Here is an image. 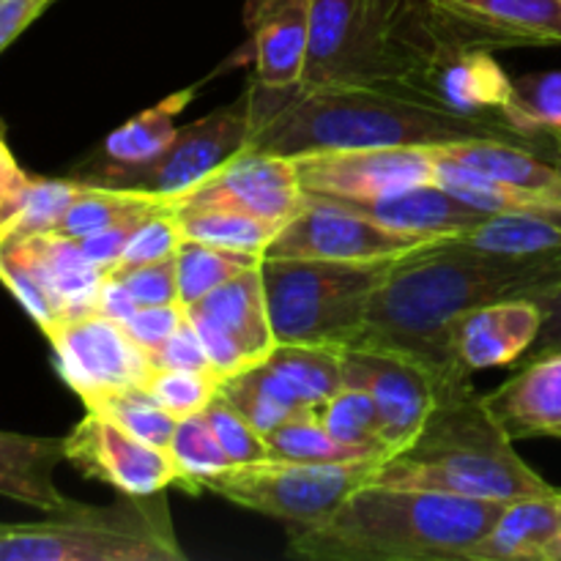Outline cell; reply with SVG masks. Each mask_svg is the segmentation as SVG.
<instances>
[{
	"label": "cell",
	"instance_id": "1",
	"mask_svg": "<svg viewBox=\"0 0 561 561\" xmlns=\"http://www.w3.org/2000/svg\"><path fill=\"white\" fill-rule=\"evenodd\" d=\"M561 277V261L513 257L480 250L460 236L438 239L398 257L370 296L359 334L345 348L409 356L431 370L438 394L471 381L453 351V327L463 312Z\"/></svg>",
	"mask_w": 561,
	"mask_h": 561
},
{
	"label": "cell",
	"instance_id": "2",
	"mask_svg": "<svg viewBox=\"0 0 561 561\" xmlns=\"http://www.w3.org/2000/svg\"><path fill=\"white\" fill-rule=\"evenodd\" d=\"M252 137L247 148L305 157L348 148H431L466 140L537 146L499 115H460L405 93L370 85L266 91L250 82Z\"/></svg>",
	"mask_w": 561,
	"mask_h": 561
},
{
	"label": "cell",
	"instance_id": "3",
	"mask_svg": "<svg viewBox=\"0 0 561 561\" xmlns=\"http://www.w3.org/2000/svg\"><path fill=\"white\" fill-rule=\"evenodd\" d=\"M504 504L367 482L321 524L288 529V553L312 561H469Z\"/></svg>",
	"mask_w": 561,
	"mask_h": 561
},
{
	"label": "cell",
	"instance_id": "4",
	"mask_svg": "<svg viewBox=\"0 0 561 561\" xmlns=\"http://www.w3.org/2000/svg\"><path fill=\"white\" fill-rule=\"evenodd\" d=\"M370 482L488 502L557 491L515 453V442L471 381L438 394L420 436L383 458Z\"/></svg>",
	"mask_w": 561,
	"mask_h": 561
},
{
	"label": "cell",
	"instance_id": "5",
	"mask_svg": "<svg viewBox=\"0 0 561 561\" xmlns=\"http://www.w3.org/2000/svg\"><path fill=\"white\" fill-rule=\"evenodd\" d=\"M453 42L427 0H312L301 85H370L414 96L416 77Z\"/></svg>",
	"mask_w": 561,
	"mask_h": 561
},
{
	"label": "cell",
	"instance_id": "6",
	"mask_svg": "<svg viewBox=\"0 0 561 561\" xmlns=\"http://www.w3.org/2000/svg\"><path fill=\"white\" fill-rule=\"evenodd\" d=\"M0 561H186L164 493L71 502L38 524H0Z\"/></svg>",
	"mask_w": 561,
	"mask_h": 561
},
{
	"label": "cell",
	"instance_id": "7",
	"mask_svg": "<svg viewBox=\"0 0 561 561\" xmlns=\"http://www.w3.org/2000/svg\"><path fill=\"white\" fill-rule=\"evenodd\" d=\"M394 261L263 257V288L277 343H316L340 351L354 343L373 290Z\"/></svg>",
	"mask_w": 561,
	"mask_h": 561
},
{
	"label": "cell",
	"instance_id": "8",
	"mask_svg": "<svg viewBox=\"0 0 561 561\" xmlns=\"http://www.w3.org/2000/svg\"><path fill=\"white\" fill-rule=\"evenodd\" d=\"M381 460L348 463H296V460H255L233 463L197 485V493H214L236 507L283 520L288 529L321 524L354 491L370 482Z\"/></svg>",
	"mask_w": 561,
	"mask_h": 561
},
{
	"label": "cell",
	"instance_id": "9",
	"mask_svg": "<svg viewBox=\"0 0 561 561\" xmlns=\"http://www.w3.org/2000/svg\"><path fill=\"white\" fill-rule=\"evenodd\" d=\"M449 236L403 233L365 217L348 203L307 195L283 225L263 257H316V261H392Z\"/></svg>",
	"mask_w": 561,
	"mask_h": 561
},
{
	"label": "cell",
	"instance_id": "10",
	"mask_svg": "<svg viewBox=\"0 0 561 561\" xmlns=\"http://www.w3.org/2000/svg\"><path fill=\"white\" fill-rule=\"evenodd\" d=\"M186 316L219 381L266 362L277 345L261 266L219 285L217 290L186 307Z\"/></svg>",
	"mask_w": 561,
	"mask_h": 561
},
{
	"label": "cell",
	"instance_id": "11",
	"mask_svg": "<svg viewBox=\"0 0 561 561\" xmlns=\"http://www.w3.org/2000/svg\"><path fill=\"white\" fill-rule=\"evenodd\" d=\"M252 137V99L250 91L241 93L236 102L203 115L195 124L179 126L173 142L164 148L159 159L146 168L113 181L110 186H131V190L157 192V195L184 197L206 181L214 170L222 168L228 159L244 151Z\"/></svg>",
	"mask_w": 561,
	"mask_h": 561
},
{
	"label": "cell",
	"instance_id": "12",
	"mask_svg": "<svg viewBox=\"0 0 561 561\" xmlns=\"http://www.w3.org/2000/svg\"><path fill=\"white\" fill-rule=\"evenodd\" d=\"M294 159L307 195L334 201H373L422 184H438L433 148H348Z\"/></svg>",
	"mask_w": 561,
	"mask_h": 561
},
{
	"label": "cell",
	"instance_id": "13",
	"mask_svg": "<svg viewBox=\"0 0 561 561\" xmlns=\"http://www.w3.org/2000/svg\"><path fill=\"white\" fill-rule=\"evenodd\" d=\"M44 337L53 345L60 378L80 400L110 389L142 387L151 373L148 354L129 337L124 323L96 310L66 318Z\"/></svg>",
	"mask_w": 561,
	"mask_h": 561
},
{
	"label": "cell",
	"instance_id": "14",
	"mask_svg": "<svg viewBox=\"0 0 561 561\" xmlns=\"http://www.w3.org/2000/svg\"><path fill=\"white\" fill-rule=\"evenodd\" d=\"M66 460L82 477L104 482L124 496H157L181 480L168 449L140 442L93 411H85L82 422L66 436Z\"/></svg>",
	"mask_w": 561,
	"mask_h": 561
},
{
	"label": "cell",
	"instance_id": "15",
	"mask_svg": "<svg viewBox=\"0 0 561 561\" xmlns=\"http://www.w3.org/2000/svg\"><path fill=\"white\" fill-rule=\"evenodd\" d=\"M345 383L373 394L381 422L383 453L409 447L436 409L438 387L427 367L409 356L376 348H343Z\"/></svg>",
	"mask_w": 561,
	"mask_h": 561
},
{
	"label": "cell",
	"instance_id": "16",
	"mask_svg": "<svg viewBox=\"0 0 561 561\" xmlns=\"http://www.w3.org/2000/svg\"><path fill=\"white\" fill-rule=\"evenodd\" d=\"M305 197L307 192L294 157L244 148L201 181L181 206L233 208L283 228L299 211Z\"/></svg>",
	"mask_w": 561,
	"mask_h": 561
},
{
	"label": "cell",
	"instance_id": "17",
	"mask_svg": "<svg viewBox=\"0 0 561 561\" xmlns=\"http://www.w3.org/2000/svg\"><path fill=\"white\" fill-rule=\"evenodd\" d=\"M449 36L474 47H557L561 0H427Z\"/></svg>",
	"mask_w": 561,
	"mask_h": 561
},
{
	"label": "cell",
	"instance_id": "18",
	"mask_svg": "<svg viewBox=\"0 0 561 561\" xmlns=\"http://www.w3.org/2000/svg\"><path fill=\"white\" fill-rule=\"evenodd\" d=\"M513 80L502 69L493 49L453 42L416 77V99L460 115H499L510 99Z\"/></svg>",
	"mask_w": 561,
	"mask_h": 561
},
{
	"label": "cell",
	"instance_id": "19",
	"mask_svg": "<svg viewBox=\"0 0 561 561\" xmlns=\"http://www.w3.org/2000/svg\"><path fill=\"white\" fill-rule=\"evenodd\" d=\"M0 250L9 252L31 274L60 321L96 310L104 272L82 255L77 239L58 233L5 236L0 239Z\"/></svg>",
	"mask_w": 561,
	"mask_h": 561
},
{
	"label": "cell",
	"instance_id": "20",
	"mask_svg": "<svg viewBox=\"0 0 561 561\" xmlns=\"http://www.w3.org/2000/svg\"><path fill=\"white\" fill-rule=\"evenodd\" d=\"M312 0H247L244 27L250 33L252 82L266 91L301 85L310 53Z\"/></svg>",
	"mask_w": 561,
	"mask_h": 561
},
{
	"label": "cell",
	"instance_id": "21",
	"mask_svg": "<svg viewBox=\"0 0 561 561\" xmlns=\"http://www.w3.org/2000/svg\"><path fill=\"white\" fill-rule=\"evenodd\" d=\"M542 327V310L535 299L513 296L463 312L453 327V351L474 376L482 370L513 367L529 354Z\"/></svg>",
	"mask_w": 561,
	"mask_h": 561
},
{
	"label": "cell",
	"instance_id": "22",
	"mask_svg": "<svg viewBox=\"0 0 561 561\" xmlns=\"http://www.w3.org/2000/svg\"><path fill=\"white\" fill-rule=\"evenodd\" d=\"M482 400L513 442L561 438V351L526 362Z\"/></svg>",
	"mask_w": 561,
	"mask_h": 561
},
{
	"label": "cell",
	"instance_id": "23",
	"mask_svg": "<svg viewBox=\"0 0 561 561\" xmlns=\"http://www.w3.org/2000/svg\"><path fill=\"white\" fill-rule=\"evenodd\" d=\"M559 488L542 496L513 499L471 548L469 561H557L561 540Z\"/></svg>",
	"mask_w": 561,
	"mask_h": 561
},
{
	"label": "cell",
	"instance_id": "24",
	"mask_svg": "<svg viewBox=\"0 0 561 561\" xmlns=\"http://www.w3.org/2000/svg\"><path fill=\"white\" fill-rule=\"evenodd\" d=\"M195 93V88H184V91L162 99L157 107L142 110L140 115L110 131L99 148L96 164L80 179L93 181V184H113L162 157L164 148L173 142L175 131H179L175 121Z\"/></svg>",
	"mask_w": 561,
	"mask_h": 561
},
{
	"label": "cell",
	"instance_id": "25",
	"mask_svg": "<svg viewBox=\"0 0 561 561\" xmlns=\"http://www.w3.org/2000/svg\"><path fill=\"white\" fill-rule=\"evenodd\" d=\"M343 203L387 228L422 236H463L488 217V211L460 201L442 184H422L398 195Z\"/></svg>",
	"mask_w": 561,
	"mask_h": 561
},
{
	"label": "cell",
	"instance_id": "26",
	"mask_svg": "<svg viewBox=\"0 0 561 561\" xmlns=\"http://www.w3.org/2000/svg\"><path fill=\"white\" fill-rule=\"evenodd\" d=\"M66 460V438L0 431V496L42 513L71 504L55 485V469Z\"/></svg>",
	"mask_w": 561,
	"mask_h": 561
},
{
	"label": "cell",
	"instance_id": "27",
	"mask_svg": "<svg viewBox=\"0 0 561 561\" xmlns=\"http://www.w3.org/2000/svg\"><path fill=\"white\" fill-rule=\"evenodd\" d=\"M219 394L263 436L307 409L290 383L266 362L219 381Z\"/></svg>",
	"mask_w": 561,
	"mask_h": 561
},
{
	"label": "cell",
	"instance_id": "28",
	"mask_svg": "<svg viewBox=\"0 0 561 561\" xmlns=\"http://www.w3.org/2000/svg\"><path fill=\"white\" fill-rule=\"evenodd\" d=\"M307 409H318L345 387L343 351L316 343H277L266 356Z\"/></svg>",
	"mask_w": 561,
	"mask_h": 561
},
{
	"label": "cell",
	"instance_id": "29",
	"mask_svg": "<svg viewBox=\"0 0 561 561\" xmlns=\"http://www.w3.org/2000/svg\"><path fill=\"white\" fill-rule=\"evenodd\" d=\"M175 217L186 239L222 247V250L252 252V255H266L272 241L283 230L279 225L257 219L252 214L217 206H181Z\"/></svg>",
	"mask_w": 561,
	"mask_h": 561
},
{
	"label": "cell",
	"instance_id": "30",
	"mask_svg": "<svg viewBox=\"0 0 561 561\" xmlns=\"http://www.w3.org/2000/svg\"><path fill=\"white\" fill-rule=\"evenodd\" d=\"M499 118L529 140L557 135L561 129V69L513 80V91L499 110Z\"/></svg>",
	"mask_w": 561,
	"mask_h": 561
},
{
	"label": "cell",
	"instance_id": "31",
	"mask_svg": "<svg viewBox=\"0 0 561 561\" xmlns=\"http://www.w3.org/2000/svg\"><path fill=\"white\" fill-rule=\"evenodd\" d=\"M263 255L252 252L222 250V247L203 244V241L186 239L175 252V268H179V301L184 307L195 305L203 296L217 290L228 279L261 266Z\"/></svg>",
	"mask_w": 561,
	"mask_h": 561
},
{
	"label": "cell",
	"instance_id": "32",
	"mask_svg": "<svg viewBox=\"0 0 561 561\" xmlns=\"http://www.w3.org/2000/svg\"><path fill=\"white\" fill-rule=\"evenodd\" d=\"M85 411L107 416L126 433L137 436L140 442L153 444V447L168 449L173 442V433L179 420L170 416L157 400L148 394L146 387H121L110 392H99L93 398L82 400Z\"/></svg>",
	"mask_w": 561,
	"mask_h": 561
},
{
	"label": "cell",
	"instance_id": "33",
	"mask_svg": "<svg viewBox=\"0 0 561 561\" xmlns=\"http://www.w3.org/2000/svg\"><path fill=\"white\" fill-rule=\"evenodd\" d=\"M312 411H316L323 427L340 444L367 455V458H387L381 444V422H378L376 400H373V394L367 389L348 387L345 383L337 394H332L327 403H321Z\"/></svg>",
	"mask_w": 561,
	"mask_h": 561
},
{
	"label": "cell",
	"instance_id": "34",
	"mask_svg": "<svg viewBox=\"0 0 561 561\" xmlns=\"http://www.w3.org/2000/svg\"><path fill=\"white\" fill-rule=\"evenodd\" d=\"M268 458L296 460V463H348V460H376L356 449L340 444L332 433L323 427L312 409L299 411L283 425L268 431L266 436Z\"/></svg>",
	"mask_w": 561,
	"mask_h": 561
},
{
	"label": "cell",
	"instance_id": "35",
	"mask_svg": "<svg viewBox=\"0 0 561 561\" xmlns=\"http://www.w3.org/2000/svg\"><path fill=\"white\" fill-rule=\"evenodd\" d=\"M168 453L170 458L175 460L181 474L179 485L175 488L192 493V496H195L197 485H201L203 480H208V477L219 474V471H225L228 466H233L228 455H225L222 444H219L217 436H214L206 414H195V416H186V420H179Z\"/></svg>",
	"mask_w": 561,
	"mask_h": 561
},
{
	"label": "cell",
	"instance_id": "36",
	"mask_svg": "<svg viewBox=\"0 0 561 561\" xmlns=\"http://www.w3.org/2000/svg\"><path fill=\"white\" fill-rule=\"evenodd\" d=\"M85 181L82 179H31V186L25 192L20 214L9 225L5 236H25V233H49L66 208L75 203Z\"/></svg>",
	"mask_w": 561,
	"mask_h": 561
},
{
	"label": "cell",
	"instance_id": "37",
	"mask_svg": "<svg viewBox=\"0 0 561 561\" xmlns=\"http://www.w3.org/2000/svg\"><path fill=\"white\" fill-rule=\"evenodd\" d=\"M142 387L170 416L186 420L203 414L206 405L217 398L219 378L195 370H151Z\"/></svg>",
	"mask_w": 561,
	"mask_h": 561
},
{
	"label": "cell",
	"instance_id": "38",
	"mask_svg": "<svg viewBox=\"0 0 561 561\" xmlns=\"http://www.w3.org/2000/svg\"><path fill=\"white\" fill-rule=\"evenodd\" d=\"M184 241L186 236L184 230H181L175 211L153 214V217L142 219V222L137 225L135 233L126 241L124 252H121L118 263H115L107 274H124L129 272V268L146 266V263L164 261V257L175 255ZM107 274H104V277H107Z\"/></svg>",
	"mask_w": 561,
	"mask_h": 561
},
{
	"label": "cell",
	"instance_id": "39",
	"mask_svg": "<svg viewBox=\"0 0 561 561\" xmlns=\"http://www.w3.org/2000/svg\"><path fill=\"white\" fill-rule=\"evenodd\" d=\"M206 420L211 425L214 436L222 444L225 455L230 458V463H255V460L268 458V447L263 433H257L222 394L217 392V398L206 405Z\"/></svg>",
	"mask_w": 561,
	"mask_h": 561
},
{
	"label": "cell",
	"instance_id": "40",
	"mask_svg": "<svg viewBox=\"0 0 561 561\" xmlns=\"http://www.w3.org/2000/svg\"><path fill=\"white\" fill-rule=\"evenodd\" d=\"M107 277H118L140 307L175 305L179 301V268H175V255L164 257V261L146 263V266L129 268L124 274H107Z\"/></svg>",
	"mask_w": 561,
	"mask_h": 561
},
{
	"label": "cell",
	"instance_id": "41",
	"mask_svg": "<svg viewBox=\"0 0 561 561\" xmlns=\"http://www.w3.org/2000/svg\"><path fill=\"white\" fill-rule=\"evenodd\" d=\"M148 362H151V370L211 373L206 348H203V343H201V337H197L195 327H192L190 316H186V321L181 323V329L173 334V337H168L162 345H159V348H153L151 354H148Z\"/></svg>",
	"mask_w": 561,
	"mask_h": 561
},
{
	"label": "cell",
	"instance_id": "42",
	"mask_svg": "<svg viewBox=\"0 0 561 561\" xmlns=\"http://www.w3.org/2000/svg\"><path fill=\"white\" fill-rule=\"evenodd\" d=\"M184 321L186 307L181 305V301H175V305L137 307V312L124 323V329L146 354H151V351L159 348L164 340L173 337Z\"/></svg>",
	"mask_w": 561,
	"mask_h": 561
},
{
	"label": "cell",
	"instance_id": "43",
	"mask_svg": "<svg viewBox=\"0 0 561 561\" xmlns=\"http://www.w3.org/2000/svg\"><path fill=\"white\" fill-rule=\"evenodd\" d=\"M526 299H535L542 310V327L537 334L535 345L529 348V354L524 356V365L531 359H540L546 354H557L561 351V277L551 279L548 285L531 290Z\"/></svg>",
	"mask_w": 561,
	"mask_h": 561
},
{
	"label": "cell",
	"instance_id": "44",
	"mask_svg": "<svg viewBox=\"0 0 561 561\" xmlns=\"http://www.w3.org/2000/svg\"><path fill=\"white\" fill-rule=\"evenodd\" d=\"M27 186H31V175L20 168L11 148L5 146L3 131H0V239L20 214Z\"/></svg>",
	"mask_w": 561,
	"mask_h": 561
},
{
	"label": "cell",
	"instance_id": "45",
	"mask_svg": "<svg viewBox=\"0 0 561 561\" xmlns=\"http://www.w3.org/2000/svg\"><path fill=\"white\" fill-rule=\"evenodd\" d=\"M53 0H0V53L42 14Z\"/></svg>",
	"mask_w": 561,
	"mask_h": 561
},
{
	"label": "cell",
	"instance_id": "46",
	"mask_svg": "<svg viewBox=\"0 0 561 561\" xmlns=\"http://www.w3.org/2000/svg\"><path fill=\"white\" fill-rule=\"evenodd\" d=\"M137 307L140 305L135 301V296L129 294V288L118 277H104L96 296V312H102V316L113 318L118 323H126L135 316Z\"/></svg>",
	"mask_w": 561,
	"mask_h": 561
},
{
	"label": "cell",
	"instance_id": "47",
	"mask_svg": "<svg viewBox=\"0 0 561 561\" xmlns=\"http://www.w3.org/2000/svg\"><path fill=\"white\" fill-rule=\"evenodd\" d=\"M548 153H551V159L559 164V170H561V151H557V148H553V151H548Z\"/></svg>",
	"mask_w": 561,
	"mask_h": 561
},
{
	"label": "cell",
	"instance_id": "48",
	"mask_svg": "<svg viewBox=\"0 0 561 561\" xmlns=\"http://www.w3.org/2000/svg\"><path fill=\"white\" fill-rule=\"evenodd\" d=\"M553 137H557V151H561V129Z\"/></svg>",
	"mask_w": 561,
	"mask_h": 561
},
{
	"label": "cell",
	"instance_id": "49",
	"mask_svg": "<svg viewBox=\"0 0 561 561\" xmlns=\"http://www.w3.org/2000/svg\"><path fill=\"white\" fill-rule=\"evenodd\" d=\"M559 499H561V493H559ZM557 561H561V540H559V546H557Z\"/></svg>",
	"mask_w": 561,
	"mask_h": 561
}]
</instances>
